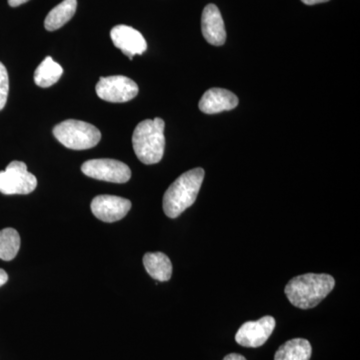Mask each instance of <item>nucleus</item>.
<instances>
[{
  "label": "nucleus",
  "mask_w": 360,
  "mask_h": 360,
  "mask_svg": "<svg viewBox=\"0 0 360 360\" xmlns=\"http://www.w3.org/2000/svg\"><path fill=\"white\" fill-rule=\"evenodd\" d=\"M82 172L91 179L112 184H125L131 177V170L129 165L110 158L86 161L82 165Z\"/></svg>",
  "instance_id": "6"
},
{
  "label": "nucleus",
  "mask_w": 360,
  "mask_h": 360,
  "mask_svg": "<svg viewBox=\"0 0 360 360\" xmlns=\"http://www.w3.org/2000/svg\"><path fill=\"white\" fill-rule=\"evenodd\" d=\"M7 281H8V276H7L6 272L4 269H0V288L4 285Z\"/></svg>",
  "instance_id": "20"
},
{
  "label": "nucleus",
  "mask_w": 360,
  "mask_h": 360,
  "mask_svg": "<svg viewBox=\"0 0 360 360\" xmlns=\"http://www.w3.org/2000/svg\"><path fill=\"white\" fill-rule=\"evenodd\" d=\"M303 4L307 6H314V4H323V2H328L329 0H302Z\"/></svg>",
  "instance_id": "22"
},
{
  "label": "nucleus",
  "mask_w": 360,
  "mask_h": 360,
  "mask_svg": "<svg viewBox=\"0 0 360 360\" xmlns=\"http://www.w3.org/2000/svg\"><path fill=\"white\" fill-rule=\"evenodd\" d=\"M335 285V278L329 274H307L290 279L284 291L291 304L309 309L319 305Z\"/></svg>",
  "instance_id": "1"
},
{
  "label": "nucleus",
  "mask_w": 360,
  "mask_h": 360,
  "mask_svg": "<svg viewBox=\"0 0 360 360\" xmlns=\"http://www.w3.org/2000/svg\"><path fill=\"white\" fill-rule=\"evenodd\" d=\"M63 70L51 56H47L34 72V82L42 89H47L60 79Z\"/></svg>",
  "instance_id": "16"
},
{
  "label": "nucleus",
  "mask_w": 360,
  "mask_h": 360,
  "mask_svg": "<svg viewBox=\"0 0 360 360\" xmlns=\"http://www.w3.org/2000/svg\"><path fill=\"white\" fill-rule=\"evenodd\" d=\"M77 7V0H63L47 14L44 20L45 30L54 32L63 27L75 16Z\"/></svg>",
  "instance_id": "14"
},
{
  "label": "nucleus",
  "mask_w": 360,
  "mask_h": 360,
  "mask_svg": "<svg viewBox=\"0 0 360 360\" xmlns=\"http://www.w3.org/2000/svg\"><path fill=\"white\" fill-rule=\"evenodd\" d=\"M96 90L99 98L108 103H122L131 101L139 94V85L129 77L115 75L101 77Z\"/></svg>",
  "instance_id": "7"
},
{
  "label": "nucleus",
  "mask_w": 360,
  "mask_h": 360,
  "mask_svg": "<svg viewBox=\"0 0 360 360\" xmlns=\"http://www.w3.org/2000/svg\"><path fill=\"white\" fill-rule=\"evenodd\" d=\"M27 1H30V0H8V4L11 7H18Z\"/></svg>",
  "instance_id": "21"
},
{
  "label": "nucleus",
  "mask_w": 360,
  "mask_h": 360,
  "mask_svg": "<svg viewBox=\"0 0 360 360\" xmlns=\"http://www.w3.org/2000/svg\"><path fill=\"white\" fill-rule=\"evenodd\" d=\"M276 328V319L264 316L257 321H248L241 326L236 335V341L241 347H262Z\"/></svg>",
  "instance_id": "8"
},
{
  "label": "nucleus",
  "mask_w": 360,
  "mask_h": 360,
  "mask_svg": "<svg viewBox=\"0 0 360 360\" xmlns=\"http://www.w3.org/2000/svg\"><path fill=\"white\" fill-rule=\"evenodd\" d=\"M224 360H246L245 356H243L241 354H231L229 355H226V356L224 357Z\"/></svg>",
  "instance_id": "19"
},
{
  "label": "nucleus",
  "mask_w": 360,
  "mask_h": 360,
  "mask_svg": "<svg viewBox=\"0 0 360 360\" xmlns=\"http://www.w3.org/2000/svg\"><path fill=\"white\" fill-rule=\"evenodd\" d=\"M37 186V179L22 161H13L0 172V193L6 195L30 194Z\"/></svg>",
  "instance_id": "5"
},
{
  "label": "nucleus",
  "mask_w": 360,
  "mask_h": 360,
  "mask_svg": "<svg viewBox=\"0 0 360 360\" xmlns=\"http://www.w3.org/2000/svg\"><path fill=\"white\" fill-rule=\"evenodd\" d=\"M90 207L96 219L111 224L125 217L131 208V202L120 196L98 195L94 198Z\"/></svg>",
  "instance_id": "9"
},
{
  "label": "nucleus",
  "mask_w": 360,
  "mask_h": 360,
  "mask_svg": "<svg viewBox=\"0 0 360 360\" xmlns=\"http://www.w3.org/2000/svg\"><path fill=\"white\" fill-rule=\"evenodd\" d=\"M238 105V98L231 91L222 89H212L201 97L200 110L206 115H215L233 110Z\"/></svg>",
  "instance_id": "12"
},
{
  "label": "nucleus",
  "mask_w": 360,
  "mask_h": 360,
  "mask_svg": "<svg viewBox=\"0 0 360 360\" xmlns=\"http://www.w3.org/2000/svg\"><path fill=\"white\" fill-rule=\"evenodd\" d=\"M53 135L65 148L85 150L96 146L101 134L94 125L80 120H68L53 129Z\"/></svg>",
  "instance_id": "4"
},
{
  "label": "nucleus",
  "mask_w": 360,
  "mask_h": 360,
  "mask_svg": "<svg viewBox=\"0 0 360 360\" xmlns=\"http://www.w3.org/2000/svg\"><path fill=\"white\" fill-rule=\"evenodd\" d=\"M165 123L161 118L146 120L135 127L132 146L137 158L144 165H155L165 155Z\"/></svg>",
  "instance_id": "3"
},
{
  "label": "nucleus",
  "mask_w": 360,
  "mask_h": 360,
  "mask_svg": "<svg viewBox=\"0 0 360 360\" xmlns=\"http://www.w3.org/2000/svg\"><path fill=\"white\" fill-rule=\"evenodd\" d=\"M20 248V236L13 229L0 231V259L11 262L18 255Z\"/></svg>",
  "instance_id": "17"
},
{
  "label": "nucleus",
  "mask_w": 360,
  "mask_h": 360,
  "mask_svg": "<svg viewBox=\"0 0 360 360\" xmlns=\"http://www.w3.org/2000/svg\"><path fill=\"white\" fill-rule=\"evenodd\" d=\"M9 91L8 72L4 63H0V110L6 106Z\"/></svg>",
  "instance_id": "18"
},
{
  "label": "nucleus",
  "mask_w": 360,
  "mask_h": 360,
  "mask_svg": "<svg viewBox=\"0 0 360 360\" xmlns=\"http://www.w3.org/2000/svg\"><path fill=\"white\" fill-rule=\"evenodd\" d=\"M205 172L198 167L184 172L172 184L163 195V212L170 219H176L195 202Z\"/></svg>",
  "instance_id": "2"
},
{
  "label": "nucleus",
  "mask_w": 360,
  "mask_h": 360,
  "mask_svg": "<svg viewBox=\"0 0 360 360\" xmlns=\"http://www.w3.org/2000/svg\"><path fill=\"white\" fill-rule=\"evenodd\" d=\"M111 39L113 44L129 56L134 58L137 54H142L148 49V44L143 35L134 28L127 25H116L111 30Z\"/></svg>",
  "instance_id": "10"
},
{
  "label": "nucleus",
  "mask_w": 360,
  "mask_h": 360,
  "mask_svg": "<svg viewBox=\"0 0 360 360\" xmlns=\"http://www.w3.org/2000/svg\"><path fill=\"white\" fill-rule=\"evenodd\" d=\"M143 265L149 276L158 281H168L172 276V264L162 252H148L143 257Z\"/></svg>",
  "instance_id": "13"
},
{
  "label": "nucleus",
  "mask_w": 360,
  "mask_h": 360,
  "mask_svg": "<svg viewBox=\"0 0 360 360\" xmlns=\"http://www.w3.org/2000/svg\"><path fill=\"white\" fill-rule=\"evenodd\" d=\"M312 347L309 340L304 338H295L286 341L277 349L274 360H309Z\"/></svg>",
  "instance_id": "15"
},
{
  "label": "nucleus",
  "mask_w": 360,
  "mask_h": 360,
  "mask_svg": "<svg viewBox=\"0 0 360 360\" xmlns=\"http://www.w3.org/2000/svg\"><path fill=\"white\" fill-rule=\"evenodd\" d=\"M201 30L208 44L221 46L226 40V30L219 9L214 4H208L203 9Z\"/></svg>",
  "instance_id": "11"
}]
</instances>
